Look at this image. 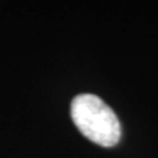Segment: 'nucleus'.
<instances>
[{"mask_svg":"<svg viewBox=\"0 0 158 158\" xmlns=\"http://www.w3.org/2000/svg\"><path fill=\"white\" fill-rule=\"evenodd\" d=\"M71 118L83 136L100 146L111 148L120 140L121 127L117 116L96 95L82 94L74 98Z\"/></svg>","mask_w":158,"mask_h":158,"instance_id":"1","label":"nucleus"}]
</instances>
